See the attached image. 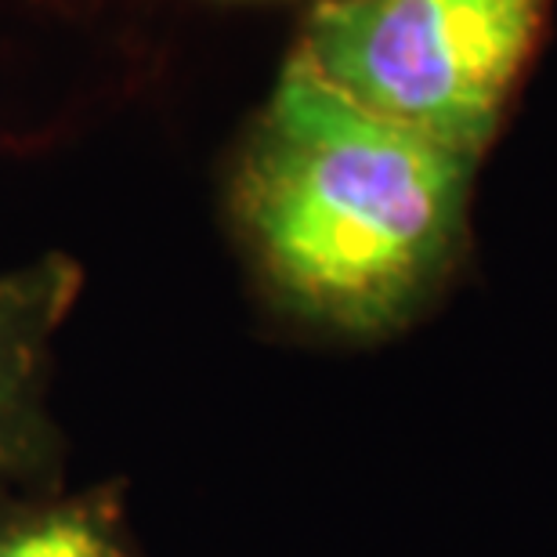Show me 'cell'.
I'll use <instances>...</instances> for the list:
<instances>
[{
    "label": "cell",
    "mask_w": 557,
    "mask_h": 557,
    "mask_svg": "<svg viewBox=\"0 0 557 557\" xmlns=\"http://www.w3.org/2000/svg\"><path fill=\"white\" fill-rule=\"evenodd\" d=\"M0 557H141L116 488L0 504Z\"/></svg>",
    "instance_id": "cell-4"
},
{
    "label": "cell",
    "mask_w": 557,
    "mask_h": 557,
    "mask_svg": "<svg viewBox=\"0 0 557 557\" xmlns=\"http://www.w3.org/2000/svg\"><path fill=\"white\" fill-rule=\"evenodd\" d=\"M547 0H326L294 51L355 106L478 160Z\"/></svg>",
    "instance_id": "cell-2"
},
{
    "label": "cell",
    "mask_w": 557,
    "mask_h": 557,
    "mask_svg": "<svg viewBox=\"0 0 557 557\" xmlns=\"http://www.w3.org/2000/svg\"><path fill=\"white\" fill-rule=\"evenodd\" d=\"M474 160L289 59L236 171V218L272 294L348 337L428 305L463 247Z\"/></svg>",
    "instance_id": "cell-1"
},
{
    "label": "cell",
    "mask_w": 557,
    "mask_h": 557,
    "mask_svg": "<svg viewBox=\"0 0 557 557\" xmlns=\"http://www.w3.org/2000/svg\"><path fill=\"white\" fill-rule=\"evenodd\" d=\"M76 294L81 269L59 253L0 275V478L33 471L51 449L44 387Z\"/></svg>",
    "instance_id": "cell-3"
}]
</instances>
